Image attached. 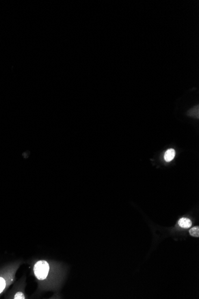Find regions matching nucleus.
<instances>
[{
    "label": "nucleus",
    "mask_w": 199,
    "mask_h": 299,
    "mask_svg": "<svg viewBox=\"0 0 199 299\" xmlns=\"http://www.w3.org/2000/svg\"><path fill=\"white\" fill-rule=\"evenodd\" d=\"M49 264L45 260L38 261L35 264L34 268L36 277L40 280H43L47 278L49 272Z\"/></svg>",
    "instance_id": "1"
},
{
    "label": "nucleus",
    "mask_w": 199,
    "mask_h": 299,
    "mask_svg": "<svg viewBox=\"0 0 199 299\" xmlns=\"http://www.w3.org/2000/svg\"><path fill=\"white\" fill-rule=\"evenodd\" d=\"M6 281L2 278H0V293L2 292L6 287Z\"/></svg>",
    "instance_id": "6"
},
{
    "label": "nucleus",
    "mask_w": 199,
    "mask_h": 299,
    "mask_svg": "<svg viewBox=\"0 0 199 299\" xmlns=\"http://www.w3.org/2000/svg\"><path fill=\"white\" fill-rule=\"evenodd\" d=\"M188 114L191 116L198 118H199V106L197 105L193 107L192 109H190L188 111Z\"/></svg>",
    "instance_id": "4"
},
{
    "label": "nucleus",
    "mask_w": 199,
    "mask_h": 299,
    "mask_svg": "<svg viewBox=\"0 0 199 299\" xmlns=\"http://www.w3.org/2000/svg\"><path fill=\"white\" fill-rule=\"evenodd\" d=\"M190 234L193 237H199V226H195L192 228L190 230Z\"/></svg>",
    "instance_id": "5"
},
{
    "label": "nucleus",
    "mask_w": 199,
    "mask_h": 299,
    "mask_svg": "<svg viewBox=\"0 0 199 299\" xmlns=\"http://www.w3.org/2000/svg\"><path fill=\"white\" fill-rule=\"evenodd\" d=\"M175 156V151L173 149H169L167 150L164 154V158L166 162H170L172 159H174Z\"/></svg>",
    "instance_id": "3"
},
{
    "label": "nucleus",
    "mask_w": 199,
    "mask_h": 299,
    "mask_svg": "<svg viewBox=\"0 0 199 299\" xmlns=\"http://www.w3.org/2000/svg\"><path fill=\"white\" fill-rule=\"evenodd\" d=\"M14 299H25V296H24V295L23 294L22 292H17V293L14 296Z\"/></svg>",
    "instance_id": "7"
},
{
    "label": "nucleus",
    "mask_w": 199,
    "mask_h": 299,
    "mask_svg": "<svg viewBox=\"0 0 199 299\" xmlns=\"http://www.w3.org/2000/svg\"><path fill=\"white\" fill-rule=\"evenodd\" d=\"M178 225L181 228L187 229V228H190L192 226V222L190 219H189L188 218L183 217V218L180 219L178 221Z\"/></svg>",
    "instance_id": "2"
}]
</instances>
